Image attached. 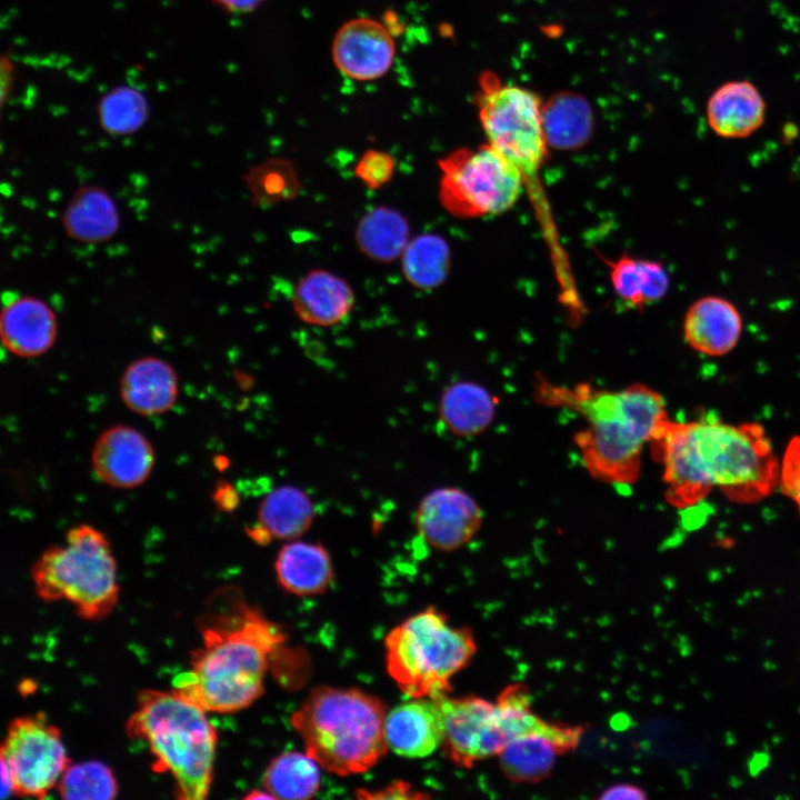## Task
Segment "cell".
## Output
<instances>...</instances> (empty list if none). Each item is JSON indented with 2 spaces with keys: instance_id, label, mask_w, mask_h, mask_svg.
I'll list each match as a JSON object with an SVG mask.
<instances>
[{
  "instance_id": "obj_14",
  "label": "cell",
  "mask_w": 800,
  "mask_h": 800,
  "mask_svg": "<svg viewBox=\"0 0 800 800\" xmlns=\"http://www.w3.org/2000/svg\"><path fill=\"white\" fill-rule=\"evenodd\" d=\"M156 461L150 440L138 429L116 424L103 430L91 451L97 478L114 489H132L149 478Z\"/></svg>"
},
{
  "instance_id": "obj_18",
  "label": "cell",
  "mask_w": 800,
  "mask_h": 800,
  "mask_svg": "<svg viewBox=\"0 0 800 800\" xmlns=\"http://www.w3.org/2000/svg\"><path fill=\"white\" fill-rule=\"evenodd\" d=\"M388 747L407 758H423L442 746L444 721L438 702L429 697L411 698L387 712Z\"/></svg>"
},
{
  "instance_id": "obj_35",
  "label": "cell",
  "mask_w": 800,
  "mask_h": 800,
  "mask_svg": "<svg viewBox=\"0 0 800 800\" xmlns=\"http://www.w3.org/2000/svg\"><path fill=\"white\" fill-rule=\"evenodd\" d=\"M778 486L800 513V436L791 438L787 444L780 462Z\"/></svg>"
},
{
  "instance_id": "obj_34",
  "label": "cell",
  "mask_w": 800,
  "mask_h": 800,
  "mask_svg": "<svg viewBox=\"0 0 800 800\" xmlns=\"http://www.w3.org/2000/svg\"><path fill=\"white\" fill-rule=\"evenodd\" d=\"M396 171V159L387 151L369 149L354 167V176L367 188L377 190L389 183Z\"/></svg>"
},
{
  "instance_id": "obj_23",
  "label": "cell",
  "mask_w": 800,
  "mask_h": 800,
  "mask_svg": "<svg viewBox=\"0 0 800 800\" xmlns=\"http://www.w3.org/2000/svg\"><path fill=\"white\" fill-rule=\"evenodd\" d=\"M274 571L280 587L299 597L324 593L333 579L330 554L320 542L284 543L276 557Z\"/></svg>"
},
{
  "instance_id": "obj_36",
  "label": "cell",
  "mask_w": 800,
  "mask_h": 800,
  "mask_svg": "<svg viewBox=\"0 0 800 800\" xmlns=\"http://www.w3.org/2000/svg\"><path fill=\"white\" fill-rule=\"evenodd\" d=\"M357 797L363 799H420L427 796L414 790L409 782L397 781L374 791L358 790Z\"/></svg>"
},
{
  "instance_id": "obj_26",
  "label": "cell",
  "mask_w": 800,
  "mask_h": 800,
  "mask_svg": "<svg viewBox=\"0 0 800 800\" xmlns=\"http://www.w3.org/2000/svg\"><path fill=\"white\" fill-rule=\"evenodd\" d=\"M410 239V223L406 216L383 204L368 210L354 230L359 251L377 262L388 263L401 258Z\"/></svg>"
},
{
  "instance_id": "obj_39",
  "label": "cell",
  "mask_w": 800,
  "mask_h": 800,
  "mask_svg": "<svg viewBox=\"0 0 800 800\" xmlns=\"http://www.w3.org/2000/svg\"><path fill=\"white\" fill-rule=\"evenodd\" d=\"M261 798L262 799H273V797L266 790L264 791L253 790L251 793L247 794L244 799L253 800V799H261Z\"/></svg>"
},
{
  "instance_id": "obj_6",
  "label": "cell",
  "mask_w": 800,
  "mask_h": 800,
  "mask_svg": "<svg viewBox=\"0 0 800 800\" xmlns=\"http://www.w3.org/2000/svg\"><path fill=\"white\" fill-rule=\"evenodd\" d=\"M477 97L478 116L489 143L522 176L524 192L533 207L550 250L554 269L569 266L541 181L548 156L540 98L529 89L503 84L486 74Z\"/></svg>"
},
{
  "instance_id": "obj_13",
  "label": "cell",
  "mask_w": 800,
  "mask_h": 800,
  "mask_svg": "<svg viewBox=\"0 0 800 800\" xmlns=\"http://www.w3.org/2000/svg\"><path fill=\"white\" fill-rule=\"evenodd\" d=\"M396 57V42L380 21L359 17L337 30L331 58L338 71L354 81H373L386 76Z\"/></svg>"
},
{
  "instance_id": "obj_32",
  "label": "cell",
  "mask_w": 800,
  "mask_h": 800,
  "mask_svg": "<svg viewBox=\"0 0 800 800\" xmlns=\"http://www.w3.org/2000/svg\"><path fill=\"white\" fill-rule=\"evenodd\" d=\"M57 790L66 800H110L118 794L112 770L98 760L70 763L61 774Z\"/></svg>"
},
{
  "instance_id": "obj_27",
  "label": "cell",
  "mask_w": 800,
  "mask_h": 800,
  "mask_svg": "<svg viewBox=\"0 0 800 800\" xmlns=\"http://www.w3.org/2000/svg\"><path fill=\"white\" fill-rule=\"evenodd\" d=\"M314 514L313 502L303 490L281 486L260 501L258 523L272 539L291 541L311 528Z\"/></svg>"
},
{
  "instance_id": "obj_22",
  "label": "cell",
  "mask_w": 800,
  "mask_h": 800,
  "mask_svg": "<svg viewBox=\"0 0 800 800\" xmlns=\"http://www.w3.org/2000/svg\"><path fill=\"white\" fill-rule=\"evenodd\" d=\"M61 226L71 240L100 244L118 233L121 217L116 200L107 189L86 184L77 188L67 202Z\"/></svg>"
},
{
  "instance_id": "obj_20",
  "label": "cell",
  "mask_w": 800,
  "mask_h": 800,
  "mask_svg": "<svg viewBox=\"0 0 800 800\" xmlns=\"http://www.w3.org/2000/svg\"><path fill=\"white\" fill-rule=\"evenodd\" d=\"M119 393L132 412L144 417L161 414L178 399V376L168 361L156 356L140 357L122 372Z\"/></svg>"
},
{
  "instance_id": "obj_7",
  "label": "cell",
  "mask_w": 800,
  "mask_h": 800,
  "mask_svg": "<svg viewBox=\"0 0 800 800\" xmlns=\"http://www.w3.org/2000/svg\"><path fill=\"white\" fill-rule=\"evenodd\" d=\"M31 579L42 601L64 600L83 620L106 618L119 600L111 544L90 524L72 527L62 543L47 548L34 561Z\"/></svg>"
},
{
  "instance_id": "obj_21",
  "label": "cell",
  "mask_w": 800,
  "mask_h": 800,
  "mask_svg": "<svg viewBox=\"0 0 800 800\" xmlns=\"http://www.w3.org/2000/svg\"><path fill=\"white\" fill-rule=\"evenodd\" d=\"M291 302L302 322L331 327L351 313L356 296L342 277L326 269H313L298 280Z\"/></svg>"
},
{
  "instance_id": "obj_11",
  "label": "cell",
  "mask_w": 800,
  "mask_h": 800,
  "mask_svg": "<svg viewBox=\"0 0 800 800\" xmlns=\"http://www.w3.org/2000/svg\"><path fill=\"white\" fill-rule=\"evenodd\" d=\"M444 721L442 751L454 764L473 763L498 756L508 743L496 702L480 697L434 698Z\"/></svg>"
},
{
  "instance_id": "obj_3",
  "label": "cell",
  "mask_w": 800,
  "mask_h": 800,
  "mask_svg": "<svg viewBox=\"0 0 800 800\" xmlns=\"http://www.w3.org/2000/svg\"><path fill=\"white\" fill-rule=\"evenodd\" d=\"M536 393L542 402L568 407L586 420L574 436L582 464L592 478L616 487L638 481L643 451L669 419L662 396L643 383L603 390L541 382Z\"/></svg>"
},
{
  "instance_id": "obj_25",
  "label": "cell",
  "mask_w": 800,
  "mask_h": 800,
  "mask_svg": "<svg viewBox=\"0 0 800 800\" xmlns=\"http://www.w3.org/2000/svg\"><path fill=\"white\" fill-rule=\"evenodd\" d=\"M497 401L481 384L458 381L448 386L439 400L438 414L453 436L469 438L483 432L496 416Z\"/></svg>"
},
{
  "instance_id": "obj_24",
  "label": "cell",
  "mask_w": 800,
  "mask_h": 800,
  "mask_svg": "<svg viewBox=\"0 0 800 800\" xmlns=\"http://www.w3.org/2000/svg\"><path fill=\"white\" fill-rule=\"evenodd\" d=\"M603 261L614 293L633 310H644L669 290L670 277L659 260L622 253Z\"/></svg>"
},
{
  "instance_id": "obj_38",
  "label": "cell",
  "mask_w": 800,
  "mask_h": 800,
  "mask_svg": "<svg viewBox=\"0 0 800 800\" xmlns=\"http://www.w3.org/2000/svg\"><path fill=\"white\" fill-rule=\"evenodd\" d=\"M600 799H629V800H642L647 798L646 792L633 784L629 783H619L609 787L608 789L603 790Z\"/></svg>"
},
{
  "instance_id": "obj_16",
  "label": "cell",
  "mask_w": 800,
  "mask_h": 800,
  "mask_svg": "<svg viewBox=\"0 0 800 800\" xmlns=\"http://www.w3.org/2000/svg\"><path fill=\"white\" fill-rule=\"evenodd\" d=\"M56 311L33 296H17L7 301L0 314V337L13 356L36 358L48 352L58 338Z\"/></svg>"
},
{
  "instance_id": "obj_2",
  "label": "cell",
  "mask_w": 800,
  "mask_h": 800,
  "mask_svg": "<svg viewBox=\"0 0 800 800\" xmlns=\"http://www.w3.org/2000/svg\"><path fill=\"white\" fill-rule=\"evenodd\" d=\"M197 628L201 644L190 653L189 670L174 678L173 690L207 712L251 706L264 691L271 658L286 641L283 630L233 587L207 598Z\"/></svg>"
},
{
  "instance_id": "obj_17",
  "label": "cell",
  "mask_w": 800,
  "mask_h": 800,
  "mask_svg": "<svg viewBox=\"0 0 800 800\" xmlns=\"http://www.w3.org/2000/svg\"><path fill=\"white\" fill-rule=\"evenodd\" d=\"M743 319L729 299L708 294L694 300L683 317V338L694 351L708 357H722L738 344Z\"/></svg>"
},
{
  "instance_id": "obj_1",
  "label": "cell",
  "mask_w": 800,
  "mask_h": 800,
  "mask_svg": "<svg viewBox=\"0 0 800 800\" xmlns=\"http://www.w3.org/2000/svg\"><path fill=\"white\" fill-rule=\"evenodd\" d=\"M649 446L662 468L666 500L678 509L698 504L714 490L730 501L754 503L779 483L780 463L758 423L669 418Z\"/></svg>"
},
{
  "instance_id": "obj_37",
  "label": "cell",
  "mask_w": 800,
  "mask_h": 800,
  "mask_svg": "<svg viewBox=\"0 0 800 800\" xmlns=\"http://www.w3.org/2000/svg\"><path fill=\"white\" fill-rule=\"evenodd\" d=\"M216 7L230 14H247L257 10L267 0H210Z\"/></svg>"
},
{
  "instance_id": "obj_4",
  "label": "cell",
  "mask_w": 800,
  "mask_h": 800,
  "mask_svg": "<svg viewBox=\"0 0 800 800\" xmlns=\"http://www.w3.org/2000/svg\"><path fill=\"white\" fill-rule=\"evenodd\" d=\"M206 712L173 689H144L124 727L146 742L152 770L172 777L179 800H203L210 791L218 736Z\"/></svg>"
},
{
  "instance_id": "obj_15",
  "label": "cell",
  "mask_w": 800,
  "mask_h": 800,
  "mask_svg": "<svg viewBox=\"0 0 800 800\" xmlns=\"http://www.w3.org/2000/svg\"><path fill=\"white\" fill-rule=\"evenodd\" d=\"M582 728L557 724L548 731L521 734L498 754L504 776L514 783H534L547 778L557 759L574 749Z\"/></svg>"
},
{
  "instance_id": "obj_28",
  "label": "cell",
  "mask_w": 800,
  "mask_h": 800,
  "mask_svg": "<svg viewBox=\"0 0 800 800\" xmlns=\"http://www.w3.org/2000/svg\"><path fill=\"white\" fill-rule=\"evenodd\" d=\"M401 271L409 284L420 290L441 286L450 270L448 242L436 233H421L410 239L401 258Z\"/></svg>"
},
{
  "instance_id": "obj_10",
  "label": "cell",
  "mask_w": 800,
  "mask_h": 800,
  "mask_svg": "<svg viewBox=\"0 0 800 800\" xmlns=\"http://www.w3.org/2000/svg\"><path fill=\"white\" fill-rule=\"evenodd\" d=\"M13 794L43 799L71 763L59 728L42 712L13 719L0 747Z\"/></svg>"
},
{
  "instance_id": "obj_29",
  "label": "cell",
  "mask_w": 800,
  "mask_h": 800,
  "mask_svg": "<svg viewBox=\"0 0 800 800\" xmlns=\"http://www.w3.org/2000/svg\"><path fill=\"white\" fill-rule=\"evenodd\" d=\"M320 768L307 752L281 753L266 769L264 790L273 799H310L320 786Z\"/></svg>"
},
{
  "instance_id": "obj_33",
  "label": "cell",
  "mask_w": 800,
  "mask_h": 800,
  "mask_svg": "<svg viewBox=\"0 0 800 800\" xmlns=\"http://www.w3.org/2000/svg\"><path fill=\"white\" fill-rule=\"evenodd\" d=\"M293 171L286 161H267L252 169L247 179L248 188L258 201L291 196L296 189Z\"/></svg>"
},
{
  "instance_id": "obj_31",
  "label": "cell",
  "mask_w": 800,
  "mask_h": 800,
  "mask_svg": "<svg viewBox=\"0 0 800 800\" xmlns=\"http://www.w3.org/2000/svg\"><path fill=\"white\" fill-rule=\"evenodd\" d=\"M97 116L99 126L106 133L123 137L138 132L147 123L150 107L139 89L118 86L100 98Z\"/></svg>"
},
{
  "instance_id": "obj_12",
  "label": "cell",
  "mask_w": 800,
  "mask_h": 800,
  "mask_svg": "<svg viewBox=\"0 0 800 800\" xmlns=\"http://www.w3.org/2000/svg\"><path fill=\"white\" fill-rule=\"evenodd\" d=\"M483 512L464 490L437 488L420 501L414 524L420 537L432 548L453 551L468 543L481 528Z\"/></svg>"
},
{
  "instance_id": "obj_19",
  "label": "cell",
  "mask_w": 800,
  "mask_h": 800,
  "mask_svg": "<svg viewBox=\"0 0 800 800\" xmlns=\"http://www.w3.org/2000/svg\"><path fill=\"white\" fill-rule=\"evenodd\" d=\"M766 113L763 96L749 80L722 83L710 94L706 104L707 123L722 139L749 138L763 126Z\"/></svg>"
},
{
  "instance_id": "obj_8",
  "label": "cell",
  "mask_w": 800,
  "mask_h": 800,
  "mask_svg": "<svg viewBox=\"0 0 800 800\" xmlns=\"http://www.w3.org/2000/svg\"><path fill=\"white\" fill-rule=\"evenodd\" d=\"M386 667L410 698L449 694L451 678L477 651L472 631L453 627L444 612L428 607L396 626L384 640Z\"/></svg>"
},
{
  "instance_id": "obj_9",
  "label": "cell",
  "mask_w": 800,
  "mask_h": 800,
  "mask_svg": "<svg viewBox=\"0 0 800 800\" xmlns=\"http://www.w3.org/2000/svg\"><path fill=\"white\" fill-rule=\"evenodd\" d=\"M439 201L458 219L511 209L524 191L520 172L489 143L456 149L438 160Z\"/></svg>"
},
{
  "instance_id": "obj_5",
  "label": "cell",
  "mask_w": 800,
  "mask_h": 800,
  "mask_svg": "<svg viewBox=\"0 0 800 800\" xmlns=\"http://www.w3.org/2000/svg\"><path fill=\"white\" fill-rule=\"evenodd\" d=\"M387 707L357 688H313L291 716L306 752L337 776L368 771L388 750Z\"/></svg>"
},
{
  "instance_id": "obj_30",
  "label": "cell",
  "mask_w": 800,
  "mask_h": 800,
  "mask_svg": "<svg viewBox=\"0 0 800 800\" xmlns=\"http://www.w3.org/2000/svg\"><path fill=\"white\" fill-rule=\"evenodd\" d=\"M542 122L549 146L573 149L588 139L592 113L584 99L560 94L542 106Z\"/></svg>"
}]
</instances>
